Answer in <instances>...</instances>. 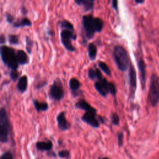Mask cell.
Here are the masks:
<instances>
[{
	"label": "cell",
	"mask_w": 159,
	"mask_h": 159,
	"mask_svg": "<svg viewBox=\"0 0 159 159\" xmlns=\"http://www.w3.org/2000/svg\"><path fill=\"white\" fill-rule=\"evenodd\" d=\"M17 57L19 63L21 65H27L29 63V59L27 55L22 50H18L17 51Z\"/></svg>",
	"instance_id": "cell-18"
},
{
	"label": "cell",
	"mask_w": 159,
	"mask_h": 159,
	"mask_svg": "<svg viewBox=\"0 0 159 159\" xmlns=\"http://www.w3.org/2000/svg\"><path fill=\"white\" fill-rule=\"evenodd\" d=\"M47 81L46 80H43V81H41L40 82H39L35 86V89H40L42 88H43V86H45V85H47Z\"/></svg>",
	"instance_id": "cell-33"
},
{
	"label": "cell",
	"mask_w": 159,
	"mask_h": 159,
	"mask_svg": "<svg viewBox=\"0 0 159 159\" xmlns=\"http://www.w3.org/2000/svg\"><path fill=\"white\" fill-rule=\"evenodd\" d=\"M33 45H34V42L28 36H26L25 37V49L27 52L29 54H31L32 53Z\"/></svg>",
	"instance_id": "cell-24"
},
{
	"label": "cell",
	"mask_w": 159,
	"mask_h": 159,
	"mask_svg": "<svg viewBox=\"0 0 159 159\" xmlns=\"http://www.w3.org/2000/svg\"><path fill=\"white\" fill-rule=\"evenodd\" d=\"M10 122L6 109L2 107L0 111V142L6 143L9 141Z\"/></svg>",
	"instance_id": "cell-5"
},
{
	"label": "cell",
	"mask_w": 159,
	"mask_h": 159,
	"mask_svg": "<svg viewBox=\"0 0 159 159\" xmlns=\"http://www.w3.org/2000/svg\"><path fill=\"white\" fill-rule=\"evenodd\" d=\"M5 16H6V20L7 22L12 23V22L14 20V17L11 14H9V13H6Z\"/></svg>",
	"instance_id": "cell-34"
},
{
	"label": "cell",
	"mask_w": 159,
	"mask_h": 159,
	"mask_svg": "<svg viewBox=\"0 0 159 159\" xmlns=\"http://www.w3.org/2000/svg\"><path fill=\"white\" fill-rule=\"evenodd\" d=\"M98 118L100 122V123L101 124H104L105 123V120H104V118L101 116H98Z\"/></svg>",
	"instance_id": "cell-37"
},
{
	"label": "cell",
	"mask_w": 159,
	"mask_h": 159,
	"mask_svg": "<svg viewBox=\"0 0 159 159\" xmlns=\"http://www.w3.org/2000/svg\"><path fill=\"white\" fill-rule=\"evenodd\" d=\"M60 27H61L62 29H69V30H74L73 25L70 22H69L68 20H62L60 22Z\"/></svg>",
	"instance_id": "cell-25"
},
{
	"label": "cell",
	"mask_w": 159,
	"mask_h": 159,
	"mask_svg": "<svg viewBox=\"0 0 159 159\" xmlns=\"http://www.w3.org/2000/svg\"><path fill=\"white\" fill-rule=\"evenodd\" d=\"M94 86L98 93L103 97L107 96L108 93H110L109 82L104 77H103L101 80L96 81L94 84Z\"/></svg>",
	"instance_id": "cell-8"
},
{
	"label": "cell",
	"mask_w": 159,
	"mask_h": 159,
	"mask_svg": "<svg viewBox=\"0 0 159 159\" xmlns=\"http://www.w3.org/2000/svg\"><path fill=\"white\" fill-rule=\"evenodd\" d=\"M75 2L80 5L83 6L85 11H88L93 9L94 6V3L92 1H89L88 0H75Z\"/></svg>",
	"instance_id": "cell-22"
},
{
	"label": "cell",
	"mask_w": 159,
	"mask_h": 159,
	"mask_svg": "<svg viewBox=\"0 0 159 159\" xmlns=\"http://www.w3.org/2000/svg\"><path fill=\"white\" fill-rule=\"evenodd\" d=\"M1 158L4 159H13L14 157L10 150H7L1 155Z\"/></svg>",
	"instance_id": "cell-31"
},
{
	"label": "cell",
	"mask_w": 159,
	"mask_h": 159,
	"mask_svg": "<svg viewBox=\"0 0 159 159\" xmlns=\"http://www.w3.org/2000/svg\"><path fill=\"white\" fill-rule=\"evenodd\" d=\"M111 122L112 125H118L119 124V117L118 114L116 112L112 113V114L110 116Z\"/></svg>",
	"instance_id": "cell-26"
},
{
	"label": "cell",
	"mask_w": 159,
	"mask_h": 159,
	"mask_svg": "<svg viewBox=\"0 0 159 159\" xmlns=\"http://www.w3.org/2000/svg\"><path fill=\"white\" fill-rule=\"evenodd\" d=\"M148 101L154 107L159 102V78L155 74H152L150 81Z\"/></svg>",
	"instance_id": "cell-4"
},
{
	"label": "cell",
	"mask_w": 159,
	"mask_h": 159,
	"mask_svg": "<svg viewBox=\"0 0 159 159\" xmlns=\"http://www.w3.org/2000/svg\"><path fill=\"white\" fill-rule=\"evenodd\" d=\"M112 56L117 68L122 71H126L129 66V58L126 50L120 45H116Z\"/></svg>",
	"instance_id": "cell-3"
},
{
	"label": "cell",
	"mask_w": 159,
	"mask_h": 159,
	"mask_svg": "<svg viewBox=\"0 0 159 159\" xmlns=\"http://www.w3.org/2000/svg\"><path fill=\"white\" fill-rule=\"evenodd\" d=\"M82 25L86 39L90 40L93 38L95 33L100 32L104 26L103 21L98 17H94L91 14L83 17Z\"/></svg>",
	"instance_id": "cell-1"
},
{
	"label": "cell",
	"mask_w": 159,
	"mask_h": 159,
	"mask_svg": "<svg viewBox=\"0 0 159 159\" xmlns=\"http://www.w3.org/2000/svg\"><path fill=\"white\" fill-rule=\"evenodd\" d=\"M77 38L74 30L63 29L60 32L61 42L66 50L70 52H75L76 48L72 44V40H75Z\"/></svg>",
	"instance_id": "cell-6"
},
{
	"label": "cell",
	"mask_w": 159,
	"mask_h": 159,
	"mask_svg": "<svg viewBox=\"0 0 159 159\" xmlns=\"http://www.w3.org/2000/svg\"><path fill=\"white\" fill-rule=\"evenodd\" d=\"M1 57L4 64L10 69H17L19 62L17 52L11 47L2 45L0 49Z\"/></svg>",
	"instance_id": "cell-2"
},
{
	"label": "cell",
	"mask_w": 159,
	"mask_h": 159,
	"mask_svg": "<svg viewBox=\"0 0 159 159\" xmlns=\"http://www.w3.org/2000/svg\"><path fill=\"white\" fill-rule=\"evenodd\" d=\"M88 53L89 59L94 61L97 56V47L94 43H89L88 45Z\"/></svg>",
	"instance_id": "cell-19"
},
{
	"label": "cell",
	"mask_w": 159,
	"mask_h": 159,
	"mask_svg": "<svg viewBox=\"0 0 159 159\" xmlns=\"http://www.w3.org/2000/svg\"><path fill=\"white\" fill-rule=\"evenodd\" d=\"M58 155L61 158H70V153L67 150H62L58 152Z\"/></svg>",
	"instance_id": "cell-29"
},
{
	"label": "cell",
	"mask_w": 159,
	"mask_h": 159,
	"mask_svg": "<svg viewBox=\"0 0 159 159\" xmlns=\"http://www.w3.org/2000/svg\"><path fill=\"white\" fill-rule=\"evenodd\" d=\"M88 1H92V2H93L94 0H88Z\"/></svg>",
	"instance_id": "cell-40"
},
{
	"label": "cell",
	"mask_w": 159,
	"mask_h": 159,
	"mask_svg": "<svg viewBox=\"0 0 159 159\" xmlns=\"http://www.w3.org/2000/svg\"><path fill=\"white\" fill-rule=\"evenodd\" d=\"M6 42V37L4 34H1L0 36V43L1 45H3Z\"/></svg>",
	"instance_id": "cell-35"
},
{
	"label": "cell",
	"mask_w": 159,
	"mask_h": 159,
	"mask_svg": "<svg viewBox=\"0 0 159 159\" xmlns=\"http://www.w3.org/2000/svg\"><path fill=\"white\" fill-rule=\"evenodd\" d=\"M143 1H144V0H135V2H137V3H138V4L143 3Z\"/></svg>",
	"instance_id": "cell-38"
},
{
	"label": "cell",
	"mask_w": 159,
	"mask_h": 159,
	"mask_svg": "<svg viewBox=\"0 0 159 159\" xmlns=\"http://www.w3.org/2000/svg\"><path fill=\"white\" fill-rule=\"evenodd\" d=\"M88 76L91 80H101L103 76L101 71L97 68H89L88 71Z\"/></svg>",
	"instance_id": "cell-15"
},
{
	"label": "cell",
	"mask_w": 159,
	"mask_h": 159,
	"mask_svg": "<svg viewBox=\"0 0 159 159\" xmlns=\"http://www.w3.org/2000/svg\"><path fill=\"white\" fill-rule=\"evenodd\" d=\"M124 143V134L122 132L117 133V144L119 147H122Z\"/></svg>",
	"instance_id": "cell-30"
},
{
	"label": "cell",
	"mask_w": 159,
	"mask_h": 159,
	"mask_svg": "<svg viewBox=\"0 0 159 159\" xmlns=\"http://www.w3.org/2000/svg\"><path fill=\"white\" fill-rule=\"evenodd\" d=\"M48 94L49 97L55 101H59L63 98L65 91L60 80L57 79L53 81L50 87Z\"/></svg>",
	"instance_id": "cell-7"
},
{
	"label": "cell",
	"mask_w": 159,
	"mask_h": 159,
	"mask_svg": "<svg viewBox=\"0 0 159 159\" xmlns=\"http://www.w3.org/2000/svg\"><path fill=\"white\" fill-rule=\"evenodd\" d=\"M22 12L24 14H26V9H25V7L22 8Z\"/></svg>",
	"instance_id": "cell-39"
},
{
	"label": "cell",
	"mask_w": 159,
	"mask_h": 159,
	"mask_svg": "<svg viewBox=\"0 0 159 159\" xmlns=\"http://www.w3.org/2000/svg\"><path fill=\"white\" fill-rule=\"evenodd\" d=\"M137 65H138L139 70L140 72L141 85L142 86V88L143 89L145 87V65L142 58H140L137 60Z\"/></svg>",
	"instance_id": "cell-13"
},
{
	"label": "cell",
	"mask_w": 159,
	"mask_h": 159,
	"mask_svg": "<svg viewBox=\"0 0 159 159\" xmlns=\"http://www.w3.org/2000/svg\"><path fill=\"white\" fill-rule=\"evenodd\" d=\"M31 25H32L31 21L28 18H26V17H24L23 19H21L20 20H17L13 24L14 27H16V28L22 27H25V26L30 27Z\"/></svg>",
	"instance_id": "cell-21"
},
{
	"label": "cell",
	"mask_w": 159,
	"mask_h": 159,
	"mask_svg": "<svg viewBox=\"0 0 159 159\" xmlns=\"http://www.w3.org/2000/svg\"><path fill=\"white\" fill-rule=\"evenodd\" d=\"M112 7L115 10H117V0H112Z\"/></svg>",
	"instance_id": "cell-36"
},
{
	"label": "cell",
	"mask_w": 159,
	"mask_h": 159,
	"mask_svg": "<svg viewBox=\"0 0 159 159\" xmlns=\"http://www.w3.org/2000/svg\"><path fill=\"white\" fill-rule=\"evenodd\" d=\"M57 121L58 128L61 131L68 130L71 127V124L67 120L65 116V112L64 111H61L58 113L57 116Z\"/></svg>",
	"instance_id": "cell-11"
},
{
	"label": "cell",
	"mask_w": 159,
	"mask_h": 159,
	"mask_svg": "<svg viewBox=\"0 0 159 159\" xmlns=\"http://www.w3.org/2000/svg\"><path fill=\"white\" fill-rule=\"evenodd\" d=\"M75 107L76 109H81L84 111L85 112L90 111V112H96V109L90 105L84 99H79L75 104Z\"/></svg>",
	"instance_id": "cell-12"
},
{
	"label": "cell",
	"mask_w": 159,
	"mask_h": 159,
	"mask_svg": "<svg viewBox=\"0 0 159 159\" xmlns=\"http://www.w3.org/2000/svg\"><path fill=\"white\" fill-rule=\"evenodd\" d=\"M129 87H130V98L133 99L135 96V93L137 88V75L135 68L133 66L132 64L130 65L129 67Z\"/></svg>",
	"instance_id": "cell-10"
},
{
	"label": "cell",
	"mask_w": 159,
	"mask_h": 159,
	"mask_svg": "<svg viewBox=\"0 0 159 159\" xmlns=\"http://www.w3.org/2000/svg\"><path fill=\"white\" fill-rule=\"evenodd\" d=\"M81 120L88 124L92 127L98 128L100 122L96 118V112L87 111L81 116Z\"/></svg>",
	"instance_id": "cell-9"
},
{
	"label": "cell",
	"mask_w": 159,
	"mask_h": 159,
	"mask_svg": "<svg viewBox=\"0 0 159 159\" xmlns=\"http://www.w3.org/2000/svg\"><path fill=\"white\" fill-rule=\"evenodd\" d=\"M35 147L40 151H50L53 147V143L50 140L39 141L36 142Z\"/></svg>",
	"instance_id": "cell-14"
},
{
	"label": "cell",
	"mask_w": 159,
	"mask_h": 159,
	"mask_svg": "<svg viewBox=\"0 0 159 159\" xmlns=\"http://www.w3.org/2000/svg\"><path fill=\"white\" fill-rule=\"evenodd\" d=\"M32 102L35 110L38 112L45 111L48 109V105L46 102H40L37 99H33Z\"/></svg>",
	"instance_id": "cell-20"
},
{
	"label": "cell",
	"mask_w": 159,
	"mask_h": 159,
	"mask_svg": "<svg viewBox=\"0 0 159 159\" xmlns=\"http://www.w3.org/2000/svg\"><path fill=\"white\" fill-rule=\"evenodd\" d=\"M70 89H71L73 95L76 94V96H78L76 94V91H78L81 87V83L80 81L76 78H71L68 82Z\"/></svg>",
	"instance_id": "cell-17"
},
{
	"label": "cell",
	"mask_w": 159,
	"mask_h": 159,
	"mask_svg": "<svg viewBox=\"0 0 159 159\" xmlns=\"http://www.w3.org/2000/svg\"><path fill=\"white\" fill-rule=\"evenodd\" d=\"M28 85V78L26 75H24L19 78L17 84V90L21 93H24L27 91Z\"/></svg>",
	"instance_id": "cell-16"
},
{
	"label": "cell",
	"mask_w": 159,
	"mask_h": 159,
	"mask_svg": "<svg viewBox=\"0 0 159 159\" xmlns=\"http://www.w3.org/2000/svg\"><path fill=\"white\" fill-rule=\"evenodd\" d=\"M8 41L11 45H17L19 43V38L16 35L11 34L8 35Z\"/></svg>",
	"instance_id": "cell-27"
},
{
	"label": "cell",
	"mask_w": 159,
	"mask_h": 159,
	"mask_svg": "<svg viewBox=\"0 0 159 159\" xmlns=\"http://www.w3.org/2000/svg\"><path fill=\"white\" fill-rule=\"evenodd\" d=\"M19 76V73H18L17 69H11L9 76L12 81H16L18 79Z\"/></svg>",
	"instance_id": "cell-28"
},
{
	"label": "cell",
	"mask_w": 159,
	"mask_h": 159,
	"mask_svg": "<svg viewBox=\"0 0 159 159\" xmlns=\"http://www.w3.org/2000/svg\"><path fill=\"white\" fill-rule=\"evenodd\" d=\"M109 92L112 96H115L117 92L116 86L112 82H109Z\"/></svg>",
	"instance_id": "cell-32"
},
{
	"label": "cell",
	"mask_w": 159,
	"mask_h": 159,
	"mask_svg": "<svg viewBox=\"0 0 159 159\" xmlns=\"http://www.w3.org/2000/svg\"><path fill=\"white\" fill-rule=\"evenodd\" d=\"M98 66L99 68L107 75L108 76H111V72L109 69V67L107 66V65L102 61H98Z\"/></svg>",
	"instance_id": "cell-23"
}]
</instances>
